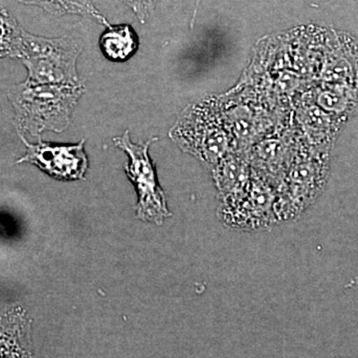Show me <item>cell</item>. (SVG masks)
Masks as SVG:
<instances>
[{
  "mask_svg": "<svg viewBox=\"0 0 358 358\" xmlns=\"http://www.w3.org/2000/svg\"><path fill=\"white\" fill-rule=\"evenodd\" d=\"M18 1L42 7L47 13L55 14V15L77 14V15L94 18L108 27L112 26L102 14L96 10V7L90 0H18Z\"/></svg>",
  "mask_w": 358,
  "mask_h": 358,
  "instance_id": "obj_9",
  "label": "cell"
},
{
  "mask_svg": "<svg viewBox=\"0 0 358 358\" xmlns=\"http://www.w3.org/2000/svg\"><path fill=\"white\" fill-rule=\"evenodd\" d=\"M249 193L232 205H225L224 223L237 229L265 230L280 223L272 192L262 185H253Z\"/></svg>",
  "mask_w": 358,
  "mask_h": 358,
  "instance_id": "obj_5",
  "label": "cell"
},
{
  "mask_svg": "<svg viewBox=\"0 0 358 358\" xmlns=\"http://www.w3.org/2000/svg\"><path fill=\"white\" fill-rule=\"evenodd\" d=\"M27 152L18 162H30L49 176L62 180L84 178L88 159L84 150L85 140L74 145H54L46 143L30 145L22 138Z\"/></svg>",
  "mask_w": 358,
  "mask_h": 358,
  "instance_id": "obj_4",
  "label": "cell"
},
{
  "mask_svg": "<svg viewBox=\"0 0 358 358\" xmlns=\"http://www.w3.org/2000/svg\"><path fill=\"white\" fill-rule=\"evenodd\" d=\"M1 54L18 58L33 85H77V59L82 45L69 36L44 38L26 32L6 10L1 13Z\"/></svg>",
  "mask_w": 358,
  "mask_h": 358,
  "instance_id": "obj_1",
  "label": "cell"
},
{
  "mask_svg": "<svg viewBox=\"0 0 358 358\" xmlns=\"http://www.w3.org/2000/svg\"><path fill=\"white\" fill-rule=\"evenodd\" d=\"M106 57L115 62L128 60L138 48V39L133 28L122 24L110 26L100 39Z\"/></svg>",
  "mask_w": 358,
  "mask_h": 358,
  "instance_id": "obj_8",
  "label": "cell"
},
{
  "mask_svg": "<svg viewBox=\"0 0 358 358\" xmlns=\"http://www.w3.org/2000/svg\"><path fill=\"white\" fill-rule=\"evenodd\" d=\"M30 320L20 310L1 317V358H36L33 350Z\"/></svg>",
  "mask_w": 358,
  "mask_h": 358,
  "instance_id": "obj_6",
  "label": "cell"
},
{
  "mask_svg": "<svg viewBox=\"0 0 358 358\" xmlns=\"http://www.w3.org/2000/svg\"><path fill=\"white\" fill-rule=\"evenodd\" d=\"M134 11L141 22H145L154 13L157 0H124Z\"/></svg>",
  "mask_w": 358,
  "mask_h": 358,
  "instance_id": "obj_10",
  "label": "cell"
},
{
  "mask_svg": "<svg viewBox=\"0 0 358 358\" xmlns=\"http://www.w3.org/2000/svg\"><path fill=\"white\" fill-rule=\"evenodd\" d=\"M215 178L225 196V205L236 203L247 192L248 171L241 160L234 157L223 160L216 169Z\"/></svg>",
  "mask_w": 358,
  "mask_h": 358,
  "instance_id": "obj_7",
  "label": "cell"
},
{
  "mask_svg": "<svg viewBox=\"0 0 358 358\" xmlns=\"http://www.w3.org/2000/svg\"><path fill=\"white\" fill-rule=\"evenodd\" d=\"M157 140L152 138L145 143H134L127 131L114 141L115 145L124 150L129 157L126 173L138 194L136 215L141 220L160 225L171 216V212L167 209L164 192L157 185L154 164L148 155V148Z\"/></svg>",
  "mask_w": 358,
  "mask_h": 358,
  "instance_id": "obj_3",
  "label": "cell"
},
{
  "mask_svg": "<svg viewBox=\"0 0 358 358\" xmlns=\"http://www.w3.org/2000/svg\"><path fill=\"white\" fill-rule=\"evenodd\" d=\"M84 92L79 84L33 85L25 81L11 86L7 96L15 110L20 133L38 136L46 131H65Z\"/></svg>",
  "mask_w": 358,
  "mask_h": 358,
  "instance_id": "obj_2",
  "label": "cell"
}]
</instances>
